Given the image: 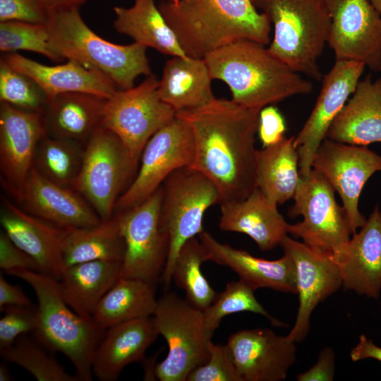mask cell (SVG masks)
Masks as SVG:
<instances>
[{
    "label": "cell",
    "mask_w": 381,
    "mask_h": 381,
    "mask_svg": "<svg viewBox=\"0 0 381 381\" xmlns=\"http://www.w3.org/2000/svg\"><path fill=\"white\" fill-rule=\"evenodd\" d=\"M124 253L116 215L92 226L66 229L62 245L65 267L95 260L121 262Z\"/></svg>",
    "instance_id": "34"
},
{
    "label": "cell",
    "mask_w": 381,
    "mask_h": 381,
    "mask_svg": "<svg viewBox=\"0 0 381 381\" xmlns=\"http://www.w3.org/2000/svg\"><path fill=\"white\" fill-rule=\"evenodd\" d=\"M285 131L284 119L277 108L269 105L260 111L258 133L263 147L282 140Z\"/></svg>",
    "instance_id": "45"
},
{
    "label": "cell",
    "mask_w": 381,
    "mask_h": 381,
    "mask_svg": "<svg viewBox=\"0 0 381 381\" xmlns=\"http://www.w3.org/2000/svg\"><path fill=\"white\" fill-rule=\"evenodd\" d=\"M0 101L23 110L42 113L47 97L30 78L1 59Z\"/></svg>",
    "instance_id": "40"
},
{
    "label": "cell",
    "mask_w": 381,
    "mask_h": 381,
    "mask_svg": "<svg viewBox=\"0 0 381 381\" xmlns=\"http://www.w3.org/2000/svg\"><path fill=\"white\" fill-rule=\"evenodd\" d=\"M107 99L85 92H65L47 99L42 112L47 134L85 142L100 126Z\"/></svg>",
    "instance_id": "28"
},
{
    "label": "cell",
    "mask_w": 381,
    "mask_h": 381,
    "mask_svg": "<svg viewBox=\"0 0 381 381\" xmlns=\"http://www.w3.org/2000/svg\"><path fill=\"white\" fill-rule=\"evenodd\" d=\"M0 353L4 360L25 369L39 381L80 380L25 334L20 336L10 346L0 349Z\"/></svg>",
    "instance_id": "37"
},
{
    "label": "cell",
    "mask_w": 381,
    "mask_h": 381,
    "mask_svg": "<svg viewBox=\"0 0 381 381\" xmlns=\"http://www.w3.org/2000/svg\"><path fill=\"white\" fill-rule=\"evenodd\" d=\"M265 46L243 40L210 53L204 59L212 80L227 85L234 102L256 110L311 93L313 83Z\"/></svg>",
    "instance_id": "3"
},
{
    "label": "cell",
    "mask_w": 381,
    "mask_h": 381,
    "mask_svg": "<svg viewBox=\"0 0 381 381\" xmlns=\"http://www.w3.org/2000/svg\"><path fill=\"white\" fill-rule=\"evenodd\" d=\"M206 261L205 250L194 237L182 246L172 269V281L185 291L186 300L202 310L211 305L217 294L202 272L201 265Z\"/></svg>",
    "instance_id": "35"
},
{
    "label": "cell",
    "mask_w": 381,
    "mask_h": 381,
    "mask_svg": "<svg viewBox=\"0 0 381 381\" xmlns=\"http://www.w3.org/2000/svg\"><path fill=\"white\" fill-rule=\"evenodd\" d=\"M20 202L27 212L61 228L89 227L102 221L80 194L71 187L50 181L34 167Z\"/></svg>",
    "instance_id": "21"
},
{
    "label": "cell",
    "mask_w": 381,
    "mask_h": 381,
    "mask_svg": "<svg viewBox=\"0 0 381 381\" xmlns=\"http://www.w3.org/2000/svg\"><path fill=\"white\" fill-rule=\"evenodd\" d=\"M46 24L51 45L61 57L99 71L119 90L133 87L140 75H152L145 46L135 42L121 45L102 39L84 22L78 6L48 13Z\"/></svg>",
    "instance_id": "4"
},
{
    "label": "cell",
    "mask_w": 381,
    "mask_h": 381,
    "mask_svg": "<svg viewBox=\"0 0 381 381\" xmlns=\"http://www.w3.org/2000/svg\"><path fill=\"white\" fill-rule=\"evenodd\" d=\"M121 262L95 260L66 267L59 284L63 297L80 315L92 318L105 294L120 277Z\"/></svg>",
    "instance_id": "30"
},
{
    "label": "cell",
    "mask_w": 381,
    "mask_h": 381,
    "mask_svg": "<svg viewBox=\"0 0 381 381\" xmlns=\"http://www.w3.org/2000/svg\"><path fill=\"white\" fill-rule=\"evenodd\" d=\"M0 267L6 272L15 270L40 272L35 260L16 246L3 230L0 232Z\"/></svg>",
    "instance_id": "44"
},
{
    "label": "cell",
    "mask_w": 381,
    "mask_h": 381,
    "mask_svg": "<svg viewBox=\"0 0 381 381\" xmlns=\"http://www.w3.org/2000/svg\"><path fill=\"white\" fill-rule=\"evenodd\" d=\"M334 353L332 348L325 347L315 365L296 376L298 381H332L334 377Z\"/></svg>",
    "instance_id": "46"
},
{
    "label": "cell",
    "mask_w": 381,
    "mask_h": 381,
    "mask_svg": "<svg viewBox=\"0 0 381 381\" xmlns=\"http://www.w3.org/2000/svg\"><path fill=\"white\" fill-rule=\"evenodd\" d=\"M345 290L378 298L381 291V212L376 206L365 224L351 237L337 263Z\"/></svg>",
    "instance_id": "25"
},
{
    "label": "cell",
    "mask_w": 381,
    "mask_h": 381,
    "mask_svg": "<svg viewBox=\"0 0 381 381\" xmlns=\"http://www.w3.org/2000/svg\"><path fill=\"white\" fill-rule=\"evenodd\" d=\"M280 246L294 262L298 296L296 318L287 335L295 342H300L309 332L313 310L342 286V277L338 265L332 258L304 243L286 235Z\"/></svg>",
    "instance_id": "17"
},
{
    "label": "cell",
    "mask_w": 381,
    "mask_h": 381,
    "mask_svg": "<svg viewBox=\"0 0 381 381\" xmlns=\"http://www.w3.org/2000/svg\"><path fill=\"white\" fill-rule=\"evenodd\" d=\"M301 180L294 137L257 150L256 186L272 202L294 198Z\"/></svg>",
    "instance_id": "32"
},
{
    "label": "cell",
    "mask_w": 381,
    "mask_h": 381,
    "mask_svg": "<svg viewBox=\"0 0 381 381\" xmlns=\"http://www.w3.org/2000/svg\"><path fill=\"white\" fill-rule=\"evenodd\" d=\"M260 111L215 98L176 113L191 129L194 156L190 167L213 183L220 203L242 200L257 188L255 136Z\"/></svg>",
    "instance_id": "1"
},
{
    "label": "cell",
    "mask_w": 381,
    "mask_h": 381,
    "mask_svg": "<svg viewBox=\"0 0 381 381\" xmlns=\"http://www.w3.org/2000/svg\"><path fill=\"white\" fill-rule=\"evenodd\" d=\"M116 30L135 42L171 56H188L155 0H134L131 7L114 6Z\"/></svg>",
    "instance_id": "31"
},
{
    "label": "cell",
    "mask_w": 381,
    "mask_h": 381,
    "mask_svg": "<svg viewBox=\"0 0 381 381\" xmlns=\"http://www.w3.org/2000/svg\"><path fill=\"white\" fill-rule=\"evenodd\" d=\"M83 148L80 143L46 134L37 145L33 167L50 181L72 188L81 165Z\"/></svg>",
    "instance_id": "36"
},
{
    "label": "cell",
    "mask_w": 381,
    "mask_h": 381,
    "mask_svg": "<svg viewBox=\"0 0 381 381\" xmlns=\"http://www.w3.org/2000/svg\"><path fill=\"white\" fill-rule=\"evenodd\" d=\"M312 169L322 174L339 193L353 235L366 222L358 210L359 198L368 180L381 170V155L367 146L325 138L314 155Z\"/></svg>",
    "instance_id": "14"
},
{
    "label": "cell",
    "mask_w": 381,
    "mask_h": 381,
    "mask_svg": "<svg viewBox=\"0 0 381 381\" xmlns=\"http://www.w3.org/2000/svg\"><path fill=\"white\" fill-rule=\"evenodd\" d=\"M163 193L162 185L138 205L116 214L125 243L120 277L155 286L161 279L169 246L160 224Z\"/></svg>",
    "instance_id": "11"
},
{
    "label": "cell",
    "mask_w": 381,
    "mask_h": 381,
    "mask_svg": "<svg viewBox=\"0 0 381 381\" xmlns=\"http://www.w3.org/2000/svg\"><path fill=\"white\" fill-rule=\"evenodd\" d=\"M152 318L169 348L166 358L157 364V379L186 381L190 372L210 357L214 332L207 328L203 311L171 292L157 299Z\"/></svg>",
    "instance_id": "8"
},
{
    "label": "cell",
    "mask_w": 381,
    "mask_h": 381,
    "mask_svg": "<svg viewBox=\"0 0 381 381\" xmlns=\"http://www.w3.org/2000/svg\"><path fill=\"white\" fill-rule=\"evenodd\" d=\"M46 23L47 13L37 0H0V22Z\"/></svg>",
    "instance_id": "43"
},
{
    "label": "cell",
    "mask_w": 381,
    "mask_h": 381,
    "mask_svg": "<svg viewBox=\"0 0 381 381\" xmlns=\"http://www.w3.org/2000/svg\"><path fill=\"white\" fill-rule=\"evenodd\" d=\"M331 19L327 43L336 60L363 63L381 73V15L368 0H325Z\"/></svg>",
    "instance_id": "15"
},
{
    "label": "cell",
    "mask_w": 381,
    "mask_h": 381,
    "mask_svg": "<svg viewBox=\"0 0 381 381\" xmlns=\"http://www.w3.org/2000/svg\"><path fill=\"white\" fill-rule=\"evenodd\" d=\"M157 303L155 285L139 279L119 277L99 303L92 319L105 332L124 322L152 317Z\"/></svg>",
    "instance_id": "33"
},
{
    "label": "cell",
    "mask_w": 381,
    "mask_h": 381,
    "mask_svg": "<svg viewBox=\"0 0 381 381\" xmlns=\"http://www.w3.org/2000/svg\"><path fill=\"white\" fill-rule=\"evenodd\" d=\"M0 50L4 54L19 50L32 52L56 63L64 60L51 45L46 23L19 20L0 22Z\"/></svg>",
    "instance_id": "39"
},
{
    "label": "cell",
    "mask_w": 381,
    "mask_h": 381,
    "mask_svg": "<svg viewBox=\"0 0 381 381\" xmlns=\"http://www.w3.org/2000/svg\"><path fill=\"white\" fill-rule=\"evenodd\" d=\"M334 192L323 175L313 169L307 177L301 176L289 215H301L303 220L288 224L287 231L337 264L346 253L352 234L346 212L337 202Z\"/></svg>",
    "instance_id": "9"
},
{
    "label": "cell",
    "mask_w": 381,
    "mask_h": 381,
    "mask_svg": "<svg viewBox=\"0 0 381 381\" xmlns=\"http://www.w3.org/2000/svg\"><path fill=\"white\" fill-rule=\"evenodd\" d=\"M212 80L204 59L172 56L164 64L158 95L176 112L196 109L216 98Z\"/></svg>",
    "instance_id": "29"
},
{
    "label": "cell",
    "mask_w": 381,
    "mask_h": 381,
    "mask_svg": "<svg viewBox=\"0 0 381 381\" xmlns=\"http://www.w3.org/2000/svg\"><path fill=\"white\" fill-rule=\"evenodd\" d=\"M158 86L151 75L137 86L117 90L105 103L100 126L114 133L138 162L151 137L176 116L160 99Z\"/></svg>",
    "instance_id": "12"
},
{
    "label": "cell",
    "mask_w": 381,
    "mask_h": 381,
    "mask_svg": "<svg viewBox=\"0 0 381 381\" xmlns=\"http://www.w3.org/2000/svg\"><path fill=\"white\" fill-rule=\"evenodd\" d=\"M350 358L354 362L368 358L381 362V347L365 335L361 334L357 344L351 350Z\"/></svg>",
    "instance_id": "48"
},
{
    "label": "cell",
    "mask_w": 381,
    "mask_h": 381,
    "mask_svg": "<svg viewBox=\"0 0 381 381\" xmlns=\"http://www.w3.org/2000/svg\"><path fill=\"white\" fill-rule=\"evenodd\" d=\"M193 156L191 129L185 120L176 115L147 143L138 171L119 198L115 211H126L144 201L174 171L190 167Z\"/></svg>",
    "instance_id": "13"
},
{
    "label": "cell",
    "mask_w": 381,
    "mask_h": 381,
    "mask_svg": "<svg viewBox=\"0 0 381 381\" xmlns=\"http://www.w3.org/2000/svg\"><path fill=\"white\" fill-rule=\"evenodd\" d=\"M0 222L11 240L35 260L40 272L59 280L66 268L62 245L66 229L18 207L5 198Z\"/></svg>",
    "instance_id": "20"
},
{
    "label": "cell",
    "mask_w": 381,
    "mask_h": 381,
    "mask_svg": "<svg viewBox=\"0 0 381 381\" xmlns=\"http://www.w3.org/2000/svg\"><path fill=\"white\" fill-rule=\"evenodd\" d=\"M198 238L205 250L207 261L230 268L253 289L267 288L297 294L295 266L288 255L284 253L279 259L269 260L222 243L205 231L198 235Z\"/></svg>",
    "instance_id": "22"
},
{
    "label": "cell",
    "mask_w": 381,
    "mask_h": 381,
    "mask_svg": "<svg viewBox=\"0 0 381 381\" xmlns=\"http://www.w3.org/2000/svg\"><path fill=\"white\" fill-rule=\"evenodd\" d=\"M30 306L32 301L18 286L13 285L0 274V309L6 306Z\"/></svg>",
    "instance_id": "47"
},
{
    "label": "cell",
    "mask_w": 381,
    "mask_h": 381,
    "mask_svg": "<svg viewBox=\"0 0 381 381\" xmlns=\"http://www.w3.org/2000/svg\"><path fill=\"white\" fill-rule=\"evenodd\" d=\"M295 341L267 328L243 329L227 341L241 381H282L296 360Z\"/></svg>",
    "instance_id": "19"
},
{
    "label": "cell",
    "mask_w": 381,
    "mask_h": 381,
    "mask_svg": "<svg viewBox=\"0 0 381 381\" xmlns=\"http://www.w3.org/2000/svg\"><path fill=\"white\" fill-rule=\"evenodd\" d=\"M6 273L25 282L35 292L38 326L34 332L40 343L65 355L73 363L80 381L92 380L93 354L105 332L92 318L80 315L69 306L56 279L28 270Z\"/></svg>",
    "instance_id": "5"
},
{
    "label": "cell",
    "mask_w": 381,
    "mask_h": 381,
    "mask_svg": "<svg viewBox=\"0 0 381 381\" xmlns=\"http://www.w3.org/2000/svg\"><path fill=\"white\" fill-rule=\"evenodd\" d=\"M326 138L361 146L381 142V77L372 80L368 75L358 82Z\"/></svg>",
    "instance_id": "27"
},
{
    "label": "cell",
    "mask_w": 381,
    "mask_h": 381,
    "mask_svg": "<svg viewBox=\"0 0 381 381\" xmlns=\"http://www.w3.org/2000/svg\"><path fill=\"white\" fill-rule=\"evenodd\" d=\"M157 356H154L148 360L145 358L143 361L144 363V380H153L156 377L155 370L157 364H155Z\"/></svg>",
    "instance_id": "50"
},
{
    "label": "cell",
    "mask_w": 381,
    "mask_h": 381,
    "mask_svg": "<svg viewBox=\"0 0 381 381\" xmlns=\"http://www.w3.org/2000/svg\"><path fill=\"white\" fill-rule=\"evenodd\" d=\"M219 226L247 235L261 250H270L287 235L288 223L272 202L256 188L246 198L222 202Z\"/></svg>",
    "instance_id": "26"
},
{
    "label": "cell",
    "mask_w": 381,
    "mask_h": 381,
    "mask_svg": "<svg viewBox=\"0 0 381 381\" xmlns=\"http://www.w3.org/2000/svg\"><path fill=\"white\" fill-rule=\"evenodd\" d=\"M47 13L64 8L80 7L86 0H37Z\"/></svg>",
    "instance_id": "49"
},
{
    "label": "cell",
    "mask_w": 381,
    "mask_h": 381,
    "mask_svg": "<svg viewBox=\"0 0 381 381\" xmlns=\"http://www.w3.org/2000/svg\"><path fill=\"white\" fill-rule=\"evenodd\" d=\"M254 291L241 279L228 282L224 290L217 294L211 305L202 310L207 328L214 332L222 318L233 313L246 311L265 317L274 326H286L267 313L255 298Z\"/></svg>",
    "instance_id": "38"
},
{
    "label": "cell",
    "mask_w": 381,
    "mask_h": 381,
    "mask_svg": "<svg viewBox=\"0 0 381 381\" xmlns=\"http://www.w3.org/2000/svg\"><path fill=\"white\" fill-rule=\"evenodd\" d=\"M365 66L361 62L336 60L322 77L315 104L303 126L294 138L301 177H307L317 150L326 138L332 123L355 91Z\"/></svg>",
    "instance_id": "16"
},
{
    "label": "cell",
    "mask_w": 381,
    "mask_h": 381,
    "mask_svg": "<svg viewBox=\"0 0 381 381\" xmlns=\"http://www.w3.org/2000/svg\"><path fill=\"white\" fill-rule=\"evenodd\" d=\"M209 351L207 362L191 371L187 381H241L226 344L211 341Z\"/></svg>",
    "instance_id": "41"
},
{
    "label": "cell",
    "mask_w": 381,
    "mask_h": 381,
    "mask_svg": "<svg viewBox=\"0 0 381 381\" xmlns=\"http://www.w3.org/2000/svg\"><path fill=\"white\" fill-rule=\"evenodd\" d=\"M12 380V377L7 366L2 363L0 365V381H10Z\"/></svg>",
    "instance_id": "51"
},
{
    "label": "cell",
    "mask_w": 381,
    "mask_h": 381,
    "mask_svg": "<svg viewBox=\"0 0 381 381\" xmlns=\"http://www.w3.org/2000/svg\"><path fill=\"white\" fill-rule=\"evenodd\" d=\"M373 6L379 12L381 15V0H368Z\"/></svg>",
    "instance_id": "52"
},
{
    "label": "cell",
    "mask_w": 381,
    "mask_h": 381,
    "mask_svg": "<svg viewBox=\"0 0 381 381\" xmlns=\"http://www.w3.org/2000/svg\"><path fill=\"white\" fill-rule=\"evenodd\" d=\"M157 6L191 58L204 59L239 40L271 42V23L252 0H163Z\"/></svg>",
    "instance_id": "2"
},
{
    "label": "cell",
    "mask_w": 381,
    "mask_h": 381,
    "mask_svg": "<svg viewBox=\"0 0 381 381\" xmlns=\"http://www.w3.org/2000/svg\"><path fill=\"white\" fill-rule=\"evenodd\" d=\"M274 28L268 47L296 72L320 81L318 60L327 43L331 19L325 0H252Z\"/></svg>",
    "instance_id": "6"
},
{
    "label": "cell",
    "mask_w": 381,
    "mask_h": 381,
    "mask_svg": "<svg viewBox=\"0 0 381 381\" xmlns=\"http://www.w3.org/2000/svg\"><path fill=\"white\" fill-rule=\"evenodd\" d=\"M160 224L169 238V253L161 280L167 289L172 282V269L182 246L203 230L205 212L221 202L219 193L202 173L190 167L171 173L162 183Z\"/></svg>",
    "instance_id": "10"
},
{
    "label": "cell",
    "mask_w": 381,
    "mask_h": 381,
    "mask_svg": "<svg viewBox=\"0 0 381 381\" xmlns=\"http://www.w3.org/2000/svg\"><path fill=\"white\" fill-rule=\"evenodd\" d=\"M47 134L42 113L0 106V169L1 181L19 201L33 167L37 145Z\"/></svg>",
    "instance_id": "18"
},
{
    "label": "cell",
    "mask_w": 381,
    "mask_h": 381,
    "mask_svg": "<svg viewBox=\"0 0 381 381\" xmlns=\"http://www.w3.org/2000/svg\"><path fill=\"white\" fill-rule=\"evenodd\" d=\"M12 68L30 78L47 99L65 92H85L106 99L119 90L116 84L98 70L68 59L63 64L47 66L16 52L1 58Z\"/></svg>",
    "instance_id": "23"
},
{
    "label": "cell",
    "mask_w": 381,
    "mask_h": 381,
    "mask_svg": "<svg viewBox=\"0 0 381 381\" xmlns=\"http://www.w3.org/2000/svg\"><path fill=\"white\" fill-rule=\"evenodd\" d=\"M1 311L0 349L10 346L20 336L35 332L38 326L37 306H6Z\"/></svg>",
    "instance_id": "42"
},
{
    "label": "cell",
    "mask_w": 381,
    "mask_h": 381,
    "mask_svg": "<svg viewBox=\"0 0 381 381\" xmlns=\"http://www.w3.org/2000/svg\"><path fill=\"white\" fill-rule=\"evenodd\" d=\"M138 164L114 133L99 126L86 141L72 188L89 202L102 221L109 220L119 198L133 180Z\"/></svg>",
    "instance_id": "7"
},
{
    "label": "cell",
    "mask_w": 381,
    "mask_h": 381,
    "mask_svg": "<svg viewBox=\"0 0 381 381\" xmlns=\"http://www.w3.org/2000/svg\"><path fill=\"white\" fill-rule=\"evenodd\" d=\"M159 333L152 317L124 322L107 329L95 349L92 375L102 381H114L129 364L143 361Z\"/></svg>",
    "instance_id": "24"
}]
</instances>
